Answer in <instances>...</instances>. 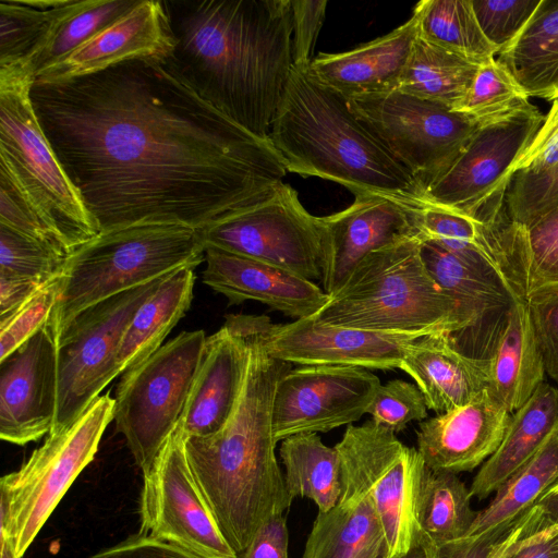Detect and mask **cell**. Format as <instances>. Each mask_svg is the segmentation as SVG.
<instances>
[{
	"mask_svg": "<svg viewBox=\"0 0 558 558\" xmlns=\"http://www.w3.org/2000/svg\"><path fill=\"white\" fill-rule=\"evenodd\" d=\"M40 126L100 232L203 229L264 196L287 169L189 85L167 57L34 82Z\"/></svg>",
	"mask_w": 558,
	"mask_h": 558,
	"instance_id": "6da1fadb",
	"label": "cell"
},
{
	"mask_svg": "<svg viewBox=\"0 0 558 558\" xmlns=\"http://www.w3.org/2000/svg\"><path fill=\"white\" fill-rule=\"evenodd\" d=\"M168 60L205 101L268 140L293 66L291 0H163Z\"/></svg>",
	"mask_w": 558,
	"mask_h": 558,
	"instance_id": "7a4b0ae2",
	"label": "cell"
},
{
	"mask_svg": "<svg viewBox=\"0 0 558 558\" xmlns=\"http://www.w3.org/2000/svg\"><path fill=\"white\" fill-rule=\"evenodd\" d=\"M264 320H246L247 364L236 405L220 432L185 437L193 476L228 543L240 553L271 517L290 507L276 454L272 404L291 364L270 356L262 342Z\"/></svg>",
	"mask_w": 558,
	"mask_h": 558,
	"instance_id": "3957f363",
	"label": "cell"
},
{
	"mask_svg": "<svg viewBox=\"0 0 558 558\" xmlns=\"http://www.w3.org/2000/svg\"><path fill=\"white\" fill-rule=\"evenodd\" d=\"M269 141L289 172L426 205L413 175L311 66H292Z\"/></svg>",
	"mask_w": 558,
	"mask_h": 558,
	"instance_id": "277c9868",
	"label": "cell"
},
{
	"mask_svg": "<svg viewBox=\"0 0 558 558\" xmlns=\"http://www.w3.org/2000/svg\"><path fill=\"white\" fill-rule=\"evenodd\" d=\"M314 317L331 326L398 333L454 335L474 327L430 277L417 238L366 255Z\"/></svg>",
	"mask_w": 558,
	"mask_h": 558,
	"instance_id": "5b68a950",
	"label": "cell"
},
{
	"mask_svg": "<svg viewBox=\"0 0 558 558\" xmlns=\"http://www.w3.org/2000/svg\"><path fill=\"white\" fill-rule=\"evenodd\" d=\"M205 260L198 229L141 225L100 232L66 258L61 290L47 326L56 339L87 307Z\"/></svg>",
	"mask_w": 558,
	"mask_h": 558,
	"instance_id": "8992f818",
	"label": "cell"
},
{
	"mask_svg": "<svg viewBox=\"0 0 558 558\" xmlns=\"http://www.w3.org/2000/svg\"><path fill=\"white\" fill-rule=\"evenodd\" d=\"M25 65L0 66V173L31 202L71 254L99 234L46 137L31 99Z\"/></svg>",
	"mask_w": 558,
	"mask_h": 558,
	"instance_id": "52a82bcc",
	"label": "cell"
},
{
	"mask_svg": "<svg viewBox=\"0 0 558 558\" xmlns=\"http://www.w3.org/2000/svg\"><path fill=\"white\" fill-rule=\"evenodd\" d=\"M114 399L99 396L71 425L49 433L22 466L0 480V535L22 557L75 478L93 461L113 420Z\"/></svg>",
	"mask_w": 558,
	"mask_h": 558,
	"instance_id": "ba28073f",
	"label": "cell"
},
{
	"mask_svg": "<svg viewBox=\"0 0 558 558\" xmlns=\"http://www.w3.org/2000/svg\"><path fill=\"white\" fill-rule=\"evenodd\" d=\"M206 339L204 330L179 333L118 385L113 420L143 474L183 420Z\"/></svg>",
	"mask_w": 558,
	"mask_h": 558,
	"instance_id": "9c48e42d",
	"label": "cell"
},
{
	"mask_svg": "<svg viewBox=\"0 0 558 558\" xmlns=\"http://www.w3.org/2000/svg\"><path fill=\"white\" fill-rule=\"evenodd\" d=\"M335 448L341 492L371 499L385 533L387 558H401L420 546L416 510L426 465L417 449L372 420L348 425Z\"/></svg>",
	"mask_w": 558,
	"mask_h": 558,
	"instance_id": "30bf717a",
	"label": "cell"
},
{
	"mask_svg": "<svg viewBox=\"0 0 558 558\" xmlns=\"http://www.w3.org/2000/svg\"><path fill=\"white\" fill-rule=\"evenodd\" d=\"M165 277L87 307L59 335L57 413L50 433L71 425L120 375L117 359L124 332Z\"/></svg>",
	"mask_w": 558,
	"mask_h": 558,
	"instance_id": "8fae6325",
	"label": "cell"
},
{
	"mask_svg": "<svg viewBox=\"0 0 558 558\" xmlns=\"http://www.w3.org/2000/svg\"><path fill=\"white\" fill-rule=\"evenodd\" d=\"M205 246L267 263L308 280L322 279L324 225L283 181L264 196L199 229Z\"/></svg>",
	"mask_w": 558,
	"mask_h": 558,
	"instance_id": "7c38bea8",
	"label": "cell"
},
{
	"mask_svg": "<svg viewBox=\"0 0 558 558\" xmlns=\"http://www.w3.org/2000/svg\"><path fill=\"white\" fill-rule=\"evenodd\" d=\"M544 118L531 104L481 125L453 162L426 187L424 203L484 222L497 220L504 213L506 190L518 160Z\"/></svg>",
	"mask_w": 558,
	"mask_h": 558,
	"instance_id": "4fadbf2b",
	"label": "cell"
},
{
	"mask_svg": "<svg viewBox=\"0 0 558 558\" xmlns=\"http://www.w3.org/2000/svg\"><path fill=\"white\" fill-rule=\"evenodd\" d=\"M348 101L353 113L413 175L423 194L481 126L461 112L398 89Z\"/></svg>",
	"mask_w": 558,
	"mask_h": 558,
	"instance_id": "5bb4252c",
	"label": "cell"
},
{
	"mask_svg": "<svg viewBox=\"0 0 558 558\" xmlns=\"http://www.w3.org/2000/svg\"><path fill=\"white\" fill-rule=\"evenodd\" d=\"M141 533L203 558H235L191 471L181 424L143 474Z\"/></svg>",
	"mask_w": 558,
	"mask_h": 558,
	"instance_id": "9a60e30c",
	"label": "cell"
},
{
	"mask_svg": "<svg viewBox=\"0 0 558 558\" xmlns=\"http://www.w3.org/2000/svg\"><path fill=\"white\" fill-rule=\"evenodd\" d=\"M379 378L367 368L300 365L277 384L272 404L275 439L326 433L359 421L371 405Z\"/></svg>",
	"mask_w": 558,
	"mask_h": 558,
	"instance_id": "2e32d148",
	"label": "cell"
},
{
	"mask_svg": "<svg viewBox=\"0 0 558 558\" xmlns=\"http://www.w3.org/2000/svg\"><path fill=\"white\" fill-rule=\"evenodd\" d=\"M345 209L322 217V283L330 296L369 253L417 238L418 205L387 194L359 192Z\"/></svg>",
	"mask_w": 558,
	"mask_h": 558,
	"instance_id": "e0dca14e",
	"label": "cell"
},
{
	"mask_svg": "<svg viewBox=\"0 0 558 558\" xmlns=\"http://www.w3.org/2000/svg\"><path fill=\"white\" fill-rule=\"evenodd\" d=\"M425 335L331 326L314 316L288 324L267 317L262 342L270 356L290 364L392 369L400 368L407 347Z\"/></svg>",
	"mask_w": 558,
	"mask_h": 558,
	"instance_id": "ac0fdd59",
	"label": "cell"
},
{
	"mask_svg": "<svg viewBox=\"0 0 558 558\" xmlns=\"http://www.w3.org/2000/svg\"><path fill=\"white\" fill-rule=\"evenodd\" d=\"M58 400L57 339L46 325L0 360V437L24 446L52 429Z\"/></svg>",
	"mask_w": 558,
	"mask_h": 558,
	"instance_id": "d6986e66",
	"label": "cell"
},
{
	"mask_svg": "<svg viewBox=\"0 0 558 558\" xmlns=\"http://www.w3.org/2000/svg\"><path fill=\"white\" fill-rule=\"evenodd\" d=\"M510 418L511 413L486 389L462 407L420 422L416 449L433 471L469 472L495 453Z\"/></svg>",
	"mask_w": 558,
	"mask_h": 558,
	"instance_id": "ffe728a7",
	"label": "cell"
},
{
	"mask_svg": "<svg viewBox=\"0 0 558 558\" xmlns=\"http://www.w3.org/2000/svg\"><path fill=\"white\" fill-rule=\"evenodd\" d=\"M174 45L163 0H140L82 46L41 70L34 82H61L137 58L168 57Z\"/></svg>",
	"mask_w": 558,
	"mask_h": 558,
	"instance_id": "44dd1931",
	"label": "cell"
},
{
	"mask_svg": "<svg viewBox=\"0 0 558 558\" xmlns=\"http://www.w3.org/2000/svg\"><path fill=\"white\" fill-rule=\"evenodd\" d=\"M246 364V317L229 314L221 328L206 339L181 422L185 437H208L222 429L240 397Z\"/></svg>",
	"mask_w": 558,
	"mask_h": 558,
	"instance_id": "7402d4cb",
	"label": "cell"
},
{
	"mask_svg": "<svg viewBox=\"0 0 558 558\" xmlns=\"http://www.w3.org/2000/svg\"><path fill=\"white\" fill-rule=\"evenodd\" d=\"M203 282L229 304L257 301L295 319L316 315L330 296L312 280L283 268L205 246Z\"/></svg>",
	"mask_w": 558,
	"mask_h": 558,
	"instance_id": "603a6c76",
	"label": "cell"
},
{
	"mask_svg": "<svg viewBox=\"0 0 558 558\" xmlns=\"http://www.w3.org/2000/svg\"><path fill=\"white\" fill-rule=\"evenodd\" d=\"M400 369L414 379L436 414L462 407L490 388L488 359L462 353L451 333H428L412 341Z\"/></svg>",
	"mask_w": 558,
	"mask_h": 558,
	"instance_id": "cb8c5ba5",
	"label": "cell"
},
{
	"mask_svg": "<svg viewBox=\"0 0 558 558\" xmlns=\"http://www.w3.org/2000/svg\"><path fill=\"white\" fill-rule=\"evenodd\" d=\"M416 38L412 15L392 32L352 50L318 54L311 70L347 99L391 92L399 87Z\"/></svg>",
	"mask_w": 558,
	"mask_h": 558,
	"instance_id": "d4e9b609",
	"label": "cell"
},
{
	"mask_svg": "<svg viewBox=\"0 0 558 558\" xmlns=\"http://www.w3.org/2000/svg\"><path fill=\"white\" fill-rule=\"evenodd\" d=\"M489 391L512 414L544 383L545 366L526 300H515L504 315L492 354Z\"/></svg>",
	"mask_w": 558,
	"mask_h": 558,
	"instance_id": "484cf974",
	"label": "cell"
},
{
	"mask_svg": "<svg viewBox=\"0 0 558 558\" xmlns=\"http://www.w3.org/2000/svg\"><path fill=\"white\" fill-rule=\"evenodd\" d=\"M558 430V388L542 383L531 398L511 414L504 439L475 475L470 494L480 500L526 462Z\"/></svg>",
	"mask_w": 558,
	"mask_h": 558,
	"instance_id": "4316f807",
	"label": "cell"
},
{
	"mask_svg": "<svg viewBox=\"0 0 558 558\" xmlns=\"http://www.w3.org/2000/svg\"><path fill=\"white\" fill-rule=\"evenodd\" d=\"M302 558H387L385 533L371 499L341 492L332 509L318 512Z\"/></svg>",
	"mask_w": 558,
	"mask_h": 558,
	"instance_id": "83f0119b",
	"label": "cell"
},
{
	"mask_svg": "<svg viewBox=\"0 0 558 558\" xmlns=\"http://www.w3.org/2000/svg\"><path fill=\"white\" fill-rule=\"evenodd\" d=\"M421 256L434 281L459 303L474 326L523 298L502 274L468 263L434 242L421 241Z\"/></svg>",
	"mask_w": 558,
	"mask_h": 558,
	"instance_id": "f1b7e54d",
	"label": "cell"
},
{
	"mask_svg": "<svg viewBox=\"0 0 558 558\" xmlns=\"http://www.w3.org/2000/svg\"><path fill=\"white\" fill-rule=\"evenodd\" d=\"M194 269L183 267L166 276L155 292L138 307L118 352L120 374L137 366L157 351L185 315L193 299Z\"/></svg>",
	"mask_w": 558,
	"mask_h": 558,
	"instance_id": "f546056e",
	"label": "cell"
},
{
	"mask_svg": "<svg viewBox=\"0 0 558 558\" xmlns=\"http://www.w3.org/2000/svg\"><path fill=\"white\" fill-rule=\"evenodd\" d=\"M496 59L529 97L557 99L558 0H541L520 35Z\"/></svg>",
	"mask_w": 558,
	"mask_h": 558,
	"instance_id": "4dcf8cb0",
	"label": "cell"
},
{
	"mask_svg": "<svg viewBox=\"0 0 558 558\" xmlns=\"http://www.w3.org/2000/svg\"><path fill=\"white\" fill-rule=\"evenodd\" d=\"M279 456L284 466V484L291 499L308 498L318 512L332 509L341 495L338 451L326 446L317 433L290 436L282 440Z\"/></svg>",
	"mask_w": 558,
	"mask_h": 558,
	"instance_id": "1f68e13d",
	"label": "cell"
},
{
	"mask_svg": "<svg viewBox=\"0 0 558 558\" xmlns=\"http://www.w3.org/2000/svg\"><path fill=\"white\" fill-rule=\"evenodd\" d=\"M478 68L417 37L398 90L457 110Z\"/></svg>",
	"mask_w": 558,
	"mask_h": 558,
	"instance_id": "d6a6232c",
	"label": "cell"
},
{
	"mask_svg": "<svg viewBox=\"0 0 558 558\" xmlns=\"http://www.w3.org/2000/svg\"><path fill=\"white\" fill-rule=\"evenodd\" d=\"M471 498L458 474L426 466L416 510L418 544L438 545L468 535L478 512Z\"/></svg>",
	"mask_w": 558,
	"mask_h": 558,
	"instance_id": "836d02e7",
	"label": "cell"
},
{
	"mask_svg": "<svg viewBox=\"0 0 558 558\" xmlns=\"http://www.w3.org/2000/svg\"><path fill=\"white\" fill-rule=\"evenodd\" d=\"M417 37L476 64L497 56L484 36L471 0H422L413 10Z\"/></svg>",
	"mask_w": 558,
	"mask_h": 558,
	"instance_id": "e575fe53",
	"label": "cell"
},
{
	"mask_svg": "<svg viewBox=\"0 0 558 558\" xmlns=\"http://www.w3.org/2000/svg\"><path fill=\"white\" fill-rule=\"evenodd\" d=\"M557 480L558 430L499 486L488 506L477 512L469 534L520 515Z\"/></svg>",
	"mask_w": 558,
	"mask_h": 558,
	"instance_id": "d590c367",
	"label": "cell"
},
{
	"mask_svg": "<svg viewBox=\"0 0 558 558\" xmlns=\"http://www.w3.org/2000/svg\"><path fill=\"white\" fill-rule=\"evenodd\" d=\"M140 0H72L26 68L35 76L120 19Z\"/></svg>",
	"mask_w": 558,
	"mask_h": 558,
	"instance_id": "8d00e7d4",
	"label": "cell"
},
{
	"mask_svg": "<svg viewBox=\"0 0 558 558\" xmlns=\"http://www.w3.org/2000/svg\"><path fill=\"white\" fill-rule=\"evenodd\" d=\"M71 1L1 0L0 66H26Z\"/></svg>",
	"mask_w": 558,
	"mask_h": 558,
	"instance_id": "74e56055",
	"label": "cell"
},
{
	"mask_svg": "<svg viewBox=\"0 0 558 558\" xmlns=\"http://www.w3.org/2000/svg\"><path fill=\"white\" fill-rule=\"evenodd\" d=\"M512 264L515 287L524 298L558 283V207L529 228L513 223Z\"/></svg>",
	"mask_w": 558,
	"mask_h": 558,
	"instance_id": "f35d334b",
	"label": "cell"
},
{
	"mask_svg": "<svg viewBox=\"0 0 558 558\" xmlns=\"http://www.w3.org/2000/svg\"><path fill=\"white\" fill-rule=\"evenodd\" d=\"M529 98L519 83L495 58L480 65L464 100L454 111L484 125L530 106Z\"/></svg>",
	"mask_w": 558,
	"mask_h": 558,
	"instance_id": "ab89813d",
	"label": "cell"
},
{
	"mask_svg": "<svg viewBox=\"0 0 558 558\" xmlns=\"http://www.w3.org/2000/svg\"><path fill=\"white\" fill-rule=\"evenodd\" d=\"M543 519L539 509L533 505L514 519L482 532L438 545L420 546L426 558H499Z\"/></svg>",
	"mask_w": 558,
	"mask_h": 558,
	"instance_id": "60d3db41",
	"label": "cell"
},
{
	"mask_svg": "<svg viewBox=\"0 0 558 558\" xmlns=\"http://www.w3.org/2000/svg\"><path fill=\"white\" fill-rule=\"evenodd\" d=\"M557 207L558 167L513 173L504 201L505 213L511 222L529 228Z\"/></svg>",
	"mask_w": 558,
	"mask_h": 558,
	"instance_id": "b9f144b4",
	"label": "cell"
},
{
	"mask_svg": "<svg viewBox=\"0 0 558 558\" xmlns=\"http://www.w3.org/2000/svg\"><path fill=\"white\" fill-rule=\"evenodd\" d=\"M68 257L0 225V275L48 282L63 274Z\"/></svg>",
	"mask_w": 558,
	"mask_h": 558,
	"instance_id": "7bdbcfd3",
	"label": "cell"
},
{
	"mask_svg": "<svg viewBox=\"0 0 558 558\" xmlns=\"http://www.w3.org/2000/svg\"><path fill=\"white\" fill-rule=\"evenodd\" d=\"M62 284V275L43 286L11 316L0 322V360L5 359L49 322Z\"/></svg>",
	"mask_w": 558,
	"mask_h": 558,
	"instance_id": "ee69618b",
	"label": "cell"
},
{
	"mask_svg": "<svg viewBox=\"0 0 558 558\" xmlns=\"http://www.w3.org/2000/svg\"><path fill=\"white\" fill-rule=\"evenodd\" d=\"M427 410L425 397L416 385L393 379L380 385L366 413L375 424L397 434L412 421H424Z\"/></svg>",
	"mask_w": 558,
	"mask_h": 558,
	"instance_id": "f6af8a7d",
	"label": "cell"
},
{
	"mask_svg": "<svg viewBox=\"0 0 558 558\" xmlns=\"http://www.w3.org/2000/svg\"><path fill=\"white\" fill-rule=\"evenodd\" d=\"M471 2L484 36L499 53L520 35L541 0H471Z\"/></svg>",
	"mask_w": 558,
	"mask_h": 558,
	"instance_id": "bcb514c9",
	"label": "cell"
},
{
	"mask_svg": "<svg viewBox=\"0 0 558 558\" xmlns=\"http://www.w3.org/2000/svg\"><path fill=\"white\" fill-rule=\"evenodd\" d=\"M0 225L38 241L65 257L70 255L31 202L3 173H0Z\"/></svg>",
	"mask_w": 558,
	"mask_h": 558,
	"instance_id": "7dc6e473",
	"label": "cell"
},
{
	"mask_svg": "<svg viewBox=\"0 0 558 558\" xmlns=\"http://www.w3.org/2000/svg\"><path fill=\"white\" fill-rule=\"evenodd\" d=\"M525 300L545 372L558 381V283L539 287Z\"/></svg>",
	"mask_w": 558,
	"mask_h": 558,
	"instance_id": "c3c4849f",
	"label": "cell"
},
{
	"mask_svg": "<svg viewBox=\"0 0 558 558\" xmlns=\"http://www.w3.org/2000/svg\"><path fill=\"white\" fill-rule=\"evenodd\" d=\"M327 3L325 0H291L293 66L300 69L311 66Z\"/></svg>",
	"mask_w": 558,
	"mask_h": 558,
	"instance_id": "681fc988",
	"label": "cell"
},
{
	"mask_svg": "<svg viewBox=\"0 0 558 558\" xmlns=\"http://www.w3.org/2000/svg\"><path fill=\"white\" fill-rule=\"evenodd\" d=\"M558 167V98L545 116L535 136L521 155L517 171H544Z\"/></svg>",
	"mask_w": 558,
	"mask_h": 558,
	"instance_id": "f907efd6",
	"label": "cell"
},
{
	"mask_svg": "<svg viewBox=\"0 0 558 558\" xmlns=\"http://www.w3.org/2000/svg\"><path fill=\"white\" fill-rule=\"evenodd\" d=\"M87 558H203L175 544L145 533L129 536Z\"/></svg>",
	"mask_w": 558,
	"mask_h": 558,
	"instance_id": "816d5d0a",
	"label": "cell"
},
{
	"mask_svg": "<svg viewBox=\"0 0 558 558\" xmlns=\"http://www.w3.org/2000/svg\"><path fill=\"white\" fill-rule=\"evenodd\" d=\"M289 532L283 514L267 520L235 558H289Z\"/></svg>",
	"mask_w": 558,
	"mask_h": 558,
	"instance_id": "f5cc1de1",
	"label": "cell"
},
{
	"mask_svg": "<svg viewBox=\"0 0 558 558\" xmlns=\"http://www.w3.org/2000/svg\"><path fill=\"white\" fill-rule=\"evenodd\" d=\"M499 558H558V523L544 518Z\"/></svg>",
	"mask_w": 558,
	"mask_h": 558,
	"instance_id": "db71d44e",
	"label": "cell"
},
{
	"mask_svg": "<svg viewBox=\"0 0 558 558\" xmlns=\"http://www.w3.org/2000/svg\"><path fill=\"white\" fill-rule=\"evenodd\" d=\"M47 282L0 275V322L11 316Z\"/></svg>",
	"mask_w": 558,
	"mask_h": 558,
	"instance_id": "11a10c76",
	"label": "cell"
},
{
	"mask_svg": "<svg viewBox=\"0 0 558 558\" xmlns=\"http://www.w3.org/2000/svg\"><path fill=\"white\" fill-rule=\"evenodd\" d=\"M534 505L546 520L558 523V480L538 497Z\"/></svg>",
	"mask_w": 558,
	"mask_h": 558,
	"instance_id": "9f6ffc18",
	"label": "cell"
},
{
	"mask_svg": "<svg viewBox=\"0 0 558 558\" xmlns=\"http://www.w3.org/2000/svg\"><path fill=\"white\" fill-rule=\"evenodd\" d=\"M1 556L0 558H21L16 551L14 538L11 535H0Z\"/></svg>",
	"mask_w": 558,
	"mask_h": 558,
	"instance_id": "6f0895ef",
	"label": "cell"
},
{
	"mask_svg": "<svg viewBox=\"0 0 558 558\" xmlns=\"http://www.w3.org/2000/svg\"><path fill=\"white\" fill-rule=\"evenodd\" d=\"M401 558H426V556L423 548L421 546H416Z\"/></svg>",
	"mask_w": 558,
	"mask_h": 558,
	"instance_id": "680465c9",
	"label": "cell"
}]
</instances>
